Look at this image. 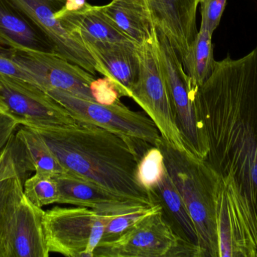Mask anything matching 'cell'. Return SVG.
I'll use <instances>...</instances> for the list:
<instances>
[{
    "instance_id": "6da1fadb",
    "label": "cell",
    "mask_w": 257,
    "mask_h": 257,
    "mask_svg": "<svg viewBox=\"0 0 257 257\" xmlns=\"http://www.w3.org/2000/svg\"><path fill=\"white\" fill-rule=\"evenodd\" d=\"M195 104L219 178V256L257 257V45L217 61Z\"/></svg>"
},
{
    "instance_id": "7a4b0ae2",
    "label": "cell",
    "mask_w": 257,
    "mask_h": 257,
    "mask_svg": "<svg viewBox=\"0 0 257 257\" xmlns=\"http://www.w3.org/2000/svg\"><path fill=\"white\" fill-rule=\"evenodd\" d=\"M32 128L42 136L68 173L115 194L154 205L149 192L136 178L142 155L124 139L96 125L81 122Z\"/></svg>"
},
{
    "instance_id": "3957f363",
    "label": "cell",
    "mask_w": 257,
    "mask_h": 257,
    "mask_svg": "<svg viewBox=\"0 0 257 257\" xmlns=\"http://www.w3.org/2000/svg\"><path fill=\"white\" fill-rule=\"evenodd\" d=\"M156 146L161 150L166 170L193 219L205 257H219L218 175L206 160L179 150L163 137Z\"/></svg>"
},
{
    "instance_id": "277c9868",
    "label": "cell",
    "mask_w": 257,
    "mask_h": 257,
    "mask_svg": "<svg viewBox=\"0 0 257 257\" xmlns=\"http://www.w3.org/2000/svg\"><path fill=\"white\" fill-rule=\"evenodd\" d=\"M47 93L63 106L78 122L96 125L126 140L142 155L157 146L161 135L148 116L133 111L118 101L111 105L99 104L58 89Z\"/></svg>"
},
{
    "instance_id": "5b68a950",
    "label": "cell",
    "mask_w": 257,
    "mask_h": 257,
    "mask_svg": "<svg viewBox=\"0 0 257 257\" xmlns=\"http://www.w3.org/2000/svg\"><path fill=\"white\" fill-rule=\"evenodd\" d=\"M157 33L159 60L177 126L187 149L198 158L205 160L208 143L195 104L197 88L194 87L186 73L181 60L167 38L163 33Z\"/></svg>"
},
{
    "instance_id": "8992f818",
    "label": "cell",
    "mask_w": 257,
    "mask_h": 257,
    "mask_svg": "<svg viewBox=\"0 0 257 257\" xmlns=\"http://www.w3.org/2000/svg\"><path fill=\"white\" fill-rule=\"evenodd\" d=\"M114 214L76 206L54 207L45 211L44 232L50 253L93 257L105 227Z\"/></svg>"
},
{
    "instance_id": "52a82bcc",
    "label": "cell",
    "mask_w": 257,
    "mask_h": 257,
    "mask_svg": "<svg viewBox=\"0 0 257 257\" xmlns=\"http://www.w3.org/2000/svg\"><path fill=\"white\" fill-rule=\"evenodd\" d=\"M157 35L154 28L151 37L136 47L139 74L131 98L154 122L162 137L179 150L190 152L174 117L159 60Z\"/></svg>"
},
{
    "instance_id": "ba28073f",
    "label": "cell",
    "mask_w": 257,
    "mask_h": 257,
    "mask_svg": "<svg viewBox=\"0 0 257 257\" xmlns=\"http://www.w3.org/2000/svg\"><path fill=\"white\" fill-rule=\"evenodd\" d=\"M18 177L0 207V257H48L43 228L45 211L33 205L24 193Z\"/></svg>"
},
{
    "instance_id": "9c48e42d",
    "label": "cell",
    "mask_w": 257,
    "mask_h": 257,
    "mask_svg": "<svg viewBox=\"0 0 257 257\" xmlns=\"http://www.w3.org/2000/svg\"><path fill=\"white\" fill-rule=\"evenodd\" d=\"M0 98L26 126H66L78 122L47 92L23 80L0 75Z\"/></svg>"
},
{
    "instance_id": "30bf717a",
    "label": "cell",
    "mask_w": 257,
    "mask_h": 257,
    "mask_svg": "<svg viewBox=\"0 0 257 257\" xmlns=\"http://www.w3.org/2000/svg\"><path fill=\"white\" fill-rule=\"evenodd\" d=\"M178 239L160 205L117 239L99 243L93 257L168 256Z\"/></svg>"
},
{
    "instance_id": "8fae6325",
    "label": "cell",
    "mask_w": 257,
    "mask_h": 257,
    "mask_svg": "<svg viewBox=\"0 0 257 257\" xmlns=\"http://www.w3.org/2000/svg\"><path fill=\"white\" fill-rule=\"evenodd\" d=\"M16 59L45 92L58 89L95 101L90 92L95 75L65 57L53 52L17 50Z\"/></svg>"
},
{
    "instance_id": "7c38bea8",
    "label": "cell",
    "mask_w": 257,
    "mask_h": 257,
    "mask_svg": "<svg viewBox=\"0 0 257 257\" xmlns=\"http://www.w3.org/2000/svg\"><path fill=\"white\" fill-rule=\"evenodd\" d=\"M52 44L54 52L96 75L97 65L81 39L65 27L55 13L66 0H10Z\"/></svg>"
},
{
    "instance_id": "4fadbf2b",
    "label": "cell",
    "mask_w": 257,
    "mask_h": 257,
    "mask_svg": "<svg viewBox=\"0 0 257 257\" xmlns=\"http://www.w3.org/2000/svg\"><path fill=\"white\" fill-rule=\"evenodd\" d=\"M157 31L173 46L181 62L198 33L196 12L199 0H141Z\"/></svg>"
},
{
    "instance_id": "5bb4252c",
    "label": "cell",
    "mask_w": 257,
    "mask_h": 257,
    "mask_svg": "<svg viewBox=\"0 0 257 257\" xmlns=\"http://www.w3.org/2000/svg\"><path fill=\"white\" fill-rule=\"evenodd\" d=\"M55 178L60 190L58 204L112 214L126 212L148 205L111 193L95 183L72 174H63Z\"/></svg>"
},
{
    "instance_id": "9a60e30c",
    "label": "cell",
    "mask_w": 257,
    "mask_h": 257,
    "mask_svg": "<svg viewBox=\"0 0 257 257\" xmlns=\"http://www.w3.org/2000/svg\"><path fill=\"white\" fill-rule=\"evenodd\" d=\"M94 59L97 72L111 80L120 97L132 98L139 74V59L133 44L83 41Z\"/></svg>"
},
{
    "instance_id": "2e32d148",
    "label": "cell",
    "mask_w": 257,
    "mask_h": 257,
    "mask_svg": "<svg viewBox=\"0 0 257 257\" xmlns=\"http://www.w3.org/2000/svg\"><path fill=\"white\" fill-rule=\"evenodd\" d=\"M0 44L18 51L55 53L48 38L10 0H0Z\"/></svg>"
},
{
    "instance_id": "e0dca14e",
    "label": "cell",
    "mask_w": 257,
    "mask_h": 257,
    "mask_svg": "<svg viewBox=\"0 0 257 257\" xmlns=\"http://www.w3.org/2000/svg\"><path fill=\"white\" fill-rule=\"evenodd\" d=\"M14 143L24 179L27 172L53 177L68 173L42 136L33 128L20 125L14 135Z\"/></svg>"
},
{
    "instance_id": "ac0fdd59",
    "label": "cell",
    "mask_w": 257,
    "mask_h": 257,
    "mask_svg": "<svg viewBox=\"0 0 257 257\" xmlns=\"http://www.w3.org/2000/svg\"><path fill=\"white\" fill-rule=\"evenodd\" d=\"M148 192L153 204L161 207L163 217L175 235L180 240L201 247L193 219L167 170L157 186Z\"/></svg>"
},
{
    "instance_id": "d6986e66",
    "label": "cell",
    "mask_w": 257,
    "mask_h": 257,
    "mask_svg": "<svg viewBox=\"0 0 257 257\" xmlns=\"http://www.w3.org/2000/svg\"><path fill=\"white\" fill-rule=\"evenodd\" d=\"M55 17L69 31L78 36L82 42H116L135 45L105 18L100 6H92L88 3L84 9L76 12H60L57 10Z\"/></svg>"
},
{
    "instance_id": "ffe728a7",
    "label": "cell",
    "mask_w": 257,
    "mask_h": 257,
    "mask_svg": "<svg viewBox=\"0 0 257 257\" xmlns=\"http://www.w3.org/2000/svg\"><path fill=\"white\" fill-rule=\"evenodd\" d=\"M100 7L110 23L137 46L152 36L155 27L141 0H112Z\"/></svg>"
},
{
    "instance_id": "44dd1931",
    "label": "cell",
    "mask_w": 257,
    "mask_h": 257,
    "mask_svg": "<svg viewBox=\"0 0 257 257\" xmlns=\"http://www.w3.org/2000/svg\"><path fill=\"white\" fill-rule=\"evenodd\" d=\"M212 33L200 27L188 53L181 63L194 87L202 85L214 72L217 61L214 57Z\"/></svg>"
},
{
    "instance_id": "7402d4cb",
    "label": "cell",
    "mask_w": 257,
    "mask_h": 257,
    "mask_svg": "<svg viewBox=\"0 0 257 257\" xmlns=\"http://www.w3.org/2000/svg\"><path fill=\"white\" fill-rule=\"evenodd\" d=\"M23 190L26 197L39 208L58 204L60 190L55 177L35 173L24 180Z\"/></svg>"
},
{
    "instance_id": "603a6c76",
    "label": "cell",
    "mask_w": 257,
    "mask_h": 257,
    "mask_svg": "<svg viewBox=\"0 0 257 257\" xmlns=\"http://www.w3.org/2000/svg\"><path fill=\"white\" fill-rule=\"evenodd\" d=\"M166 170L161 150L157 146H151L139 159L136 178L139 184L149 191L160 182Z\"/></svg>"
},
{
    "instance_id": "cb8c5ba5",
    "label": "cell",
    "mask_w": 257,
    "mask_h": 257,
    "mask_svg": "<svg viewBox=\"0 0 257 257\" xmlns=\"http://www.w3.org/2000/svg\"><path fill=\"white\" fill-rule=\"evenodd\" d=\"M159 207V204L146 205L126 212L114 214L105 227L100 243L117 239L123 235L133 225L155 211Z\"/></svg>"
},
{
    "instance_id": "d4e9b609",
    "label": "cell",
    "mask_w": 257,
    "mask_h": 257,
    "mask_svg": "<svg viewBox=\"0 0 257 257\" xmlns=\"http://www.w3.org/2000/svg\"><path fill=\"white\" fill-rule=\"evenodd\" d=\"M16 53V49L0 44V75L18 78L39 87L34 77L18 63Z\"/></svg>"
},
{
    "instance_id": "484cf974",
    "label": "cell",
    "mask_w": 257,
    "mask_h": 257,
    "mask_svg": "<svg viewBox=\"0 0 257 257\" xmlns=\"http://www.w3.org/2000/svg\"><path fill=\"white\" fill-rule=\"evenodd\" d=\"M227 0H199L201 6V27L210 33L215 31L220 24Z\"/></svg>"
},
{
    "instance_id": "4316f807",
    "label": "cell",
    "mask_w": 257,
    "mask_h": 257,
    "mask_svg": "<svg viewBox=\"0 0 257 257\" xmlns=\"http://www.w3.org/2000/svg\"><path fill=\"white\" fill-rule=\"evenodd\" d=\"M90 92L96 102L105 105H111L120 101V95L114 84L107 77L95 78L90 84Z\"/></svg>"
},
{
    "instance_id": "83f0119b",
    "label": "cell",
    "mask_w": 257,
    "mask_h": 257,
    "mask_svg": "<svg viewBox=\"0 0 257 257\" xmlns=\"http://www.w3.org/2000/svg\"><path fill=\"white\" fill-rule=\"evenodd\" d=\"M21 125V119L16 116L0 114V151L9 143Z\"/></svg>"
},
{
    "instance_id": "f1b7e54d",
    "label": "cell",
    "mask_w": 257,
    "mask_h": 257,
    "mask_svg": "<svg viewBox=\"0 0 257 257\" xmlns=\"http://www.w3.org/2000/svg\"><path fill=\"white\" fill-rule=\"evenodd\" d=\"M88 5L87 0H66L65 4L59 9L60 12H76Z\"/></svg>"
},
{
    "instance_id": "f546056e",
    "label": "cell",
    "mask_w": 257,
    "mask_h": 257,
    "mask_svg": "<svg viewBox=\"0 0 257 257\" xmlns=\"http://www.w3.org/2000/svg\"><path fill=\"white\" fill-rule=\"evenodd\" d=\"M18 177L20 176L9 178V179L5 180V181L0 182V207L3 205V202H5L6 198L9 196L10 192L12 191L14 185H15V181H16Z\"/></svg>"
},
{
    "instance_id": "4dcf8cb0",
    "label": "cell",
    "mask_w": 257,
    "mask_h": 257,
    "mask_svg": "<svg viewBox=\"0 0 257 257\" xmlns=\"http://www.w3.org/2000/svg\"><path fill=\"white\" fill-rule=\"evenodd\" d=\"M0 114H6L9 115V116H14L11 113V112L9 111L8 107H6L5 103L3 102V100L0 98Z\"/></svg>"
}]
</instances>
